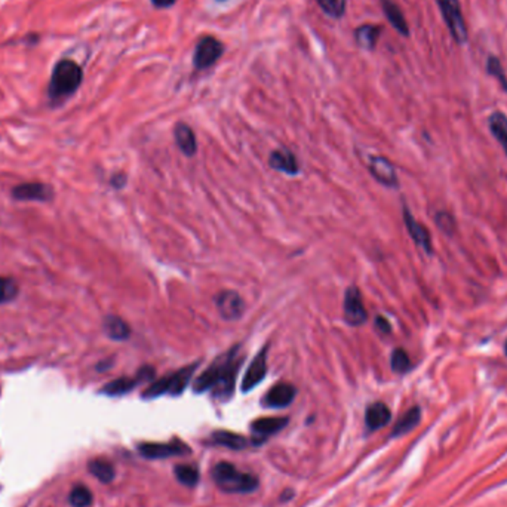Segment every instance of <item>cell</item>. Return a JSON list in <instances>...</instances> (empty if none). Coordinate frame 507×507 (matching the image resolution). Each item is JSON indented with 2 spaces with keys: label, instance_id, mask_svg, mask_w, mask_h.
Segmentation results:
<instances>
[{
  "label": "cell",
  "instance_id": "obj_21",
  "mask_svg": "<svg viewBox=\"0 0 507 507\" xmlns=\"http://www.w3.org/2000/svg\"><path fill=\"white\" fill-rule=\"evenodd\" d=\"M103 328L105 336L114 341H123L131 336V328H129L128 323L122 318L114 315H109L104 319Z\"/></svg>",
  "mask_w": 507,
  "mask_h": 507
},
{
  "label": "cell",
  "instance_id": "obj_30",
  "mask_svg": "<svg viewBox=\"0 0 507 507\" xmlns=\"http://www.w3.org/2000/svg\"><path fill=\"white\" fill-rule=\"evenodd\" d=\"M70 503L74 507H88L92 504V492L83 485H78L70 492Z\"/></svg>",
  "mask_w": 507,
  "mask_h": 507
},
{
  "label": "cell",
  "instance_id": "obj_37",
  "mask_svg": "<svg viewBox=\"0 0 507 507\" xmlns=\"http://www.w3.org/2000/svg\"><path fill=\"white\" fill-rule=\"evenodd\" d=\"M293 495H294V492H293V491H291V490H286L282 495H280V497H282L280 500H282V501H288V500L293 499Z\"/></svg>",
  "mask_w": 507,
  "mask_h": 507
},
{
  "label": "cell",
  "instance_id": "obj_22",
  "mask_svg": "<svg viewBox=\"0 0 507 507\" xmlns=\"http://www.w3.org/2000/svg\"><path fill=\"white\" fill-rule=\"evenodd\" d=\"M211 440L214 445L225 447L234 451H241L248 447V439L245 436L233 433L229 430H215L211 435Z\"/></svg>",
  "mask_w": 507,
  "mask_h": 507
},
{
  "label": "cell",
  "instance_id": "obj_26",
  "mask_svg": "<svg viewBox=\"0 0 507 507\" xmlns=\"http://www.w3.org/2000/svg\"><path fill=\"white\" fill-rule=\"evenodd\" d=\"M88 469L96 479L104 483H109L114 479V467L112 463H109L107 460H103V458L91 460Z\"/></svg>",
  "mask_w": 507,
  "mask_h": 507
},
{
  "label": "cell",
  "instance_id": "obj_7",
  "mask_svg": "<svg viewBox=\"0 0 507 507\" xmlns=\"http://www.w3.org/2000/svg\"><path fill=\"white\" fill-rule=\"evenodd\" d=\"M224 52L223 43L212 36H207L199 40L196 45L195 55H193V66L196 70H205L212 67Z\"/></svg>",
  "mask_w": 507,
  "mask_h": 507
},
{
  "label": "cell",
  "instance_id": "obj_33",
  "mask_svg": "<svg viewBox=\"0 0 507 507\" xmlns=\"http://www.w3.org/2000/svg\"><path fill=\"white\" fill-rule=\"evenodd\" d=\"M436 224L439 225V229L445 233H452L456 229L454 220H452L451 215L447 212H439L436 215Z\"/></svg>",
  "mask_w": 507,
  "mask_h": 507
},
{
  "label": "cell",
  "instance_id": "obj_15",
  "mask_svg": "<svg viewBox=\"0 0 507 507\" xmlns=\"http://www.w3.org/2000/svg\"><path fill=\"white\" fill-rule=\"evenodd\" d=\"M297 396V389L293 384L279 383L273 386L263 399V404L267 408H285L293 404Z\"/></svg>",
  "mask_w": 507,
  "mask_h": 507
},
{
  "label": "cell",
  "instance_id": "obj_10",
  "mask_svg": "<svg viewBox=\"0 0 507 507\" xmlns=\"http://www.w3.org/2000/svg\"><path fill=\"white\" fill-rule=\"evenodd\" d=\"M215 306H217L220 316L225 320L241 319L245 311L243 300L234 291H223V293H220L215 297Z\"/></svg>",
  "mask_w": 507,
  "mask_h": 507
},
{
  "label": "cell",
  "instance_id": "obj_18",
  "mask_svg": "<svg viewBox=\"0 0 507 507\" xmlns=\"http://www.w3.org/2000/svg\"><path fill=\"white\" fill-rule=\"evenodd\" d=\"M174 137L178 148L187 157L195 156L198 152V141L193 129L186 123H178L174 129Z\"/></svg>",
  "mask_w": 507,
  "mask_h": 507
},
{
  "label": "cell",
  "instance_id": "obj_39",
  "mask_svg": "<svg viewBox=\"0 0 507 507\" xmlns=\"http://www.w3.org/2000/svg\"><path fill=\"white\" fill-rule=\"evenodd\" d=\"M220 2H223V0H220Z\"/></svg>",
  "mask_w": 507,
  "mask_h": 507
},
{
  "label": "cell",
  "instance_id": "obj_28",
  "mask_svg": "<svg viewBox=\"0 0 507 507\" xmlns=\"http://www.w3.org/2000/svg\"><path fill=\"white\" fill-rule=\"evenodd\" d=\"M320 9L331 18H341L346 14L347 0H316Z\"/></svg>",
  "mask_w": 507,
  "mask_h": 507
},
{
  "label": "cell",
  "instance_id": "obj_19",
  "mask_svg": "<svg viewBox=\"0 0 507 507\" xmlns=\"http://www.w3.org/2000/svg\"><path fill=\"white\" fill-rule=\"evenodd\" d=\"M268 164L279 172H284V174L288 175H295L300 172V166L298 162L295 159V156L288 152V150H276L270 155V159H268Z\"/></svg>",
  "mask_w": 507,
  "mask_h": 507
},
{
  "label": "cell",
  "instance_id": "obj_1",
  "mask_svg": "<svg viewBox=\"0 0 507 507\" xmlns=\"http://www.w3.org/2000/svg\"><path fill=\"white\" fill-rule=\"evenodd\" d=\"M237 352H239V349L233 347L215 359L196 379L195 386H193L195 392L203 393L211 390L212 396L218 399V401H229L233 395L237 371H239L241 366Z\"/></svg>",
  "mask_w": 507,
  "mask_h": 507
},
{
  "label": "cell",
  "instance_id": "obj_29",
  "mask_svg": "<svg viewBox=\"0 0 507 507\" xmlns=\"http://www.w3.org/2000/svg\"><path fill=\"white\" fill-rule=\"evenodd\" d=\"M19 293V288L14 279L0 276V304L14 301Z\"/></svg>",
  "mask_w": 507,
  "mask_h": 507
},
{
  "label": "cell",
  "instance_id": "obj_3",
  "mask_svg": "<svg viewBox=\"0 0 507 507\" xmlns=\"http://www.w3.org/2000/svg\"><path fill=\"white\" fill-rule=\"evenodd\" d=\"M212 479L220 490L230 494H248L258 488L257 476L237 470L233 465L225 461L214 466Z\"/></svg>",
  "mask_w": 507,
  "mask_h": 507
},
{
  "label": "cell",
  "instance_id": "obj_6",
  "mask_svg": "<svg viewBox=\"0 0 507 507\" xmlns=\"http://www.w3.org/2000/svg\"><path fill=\"white\" fill-rule=\"evenodd\" d=\"M138 451L139 454L148 460H164L169 457L190 454V448L178 439L168 442V444H162V442H144V444L138 445Z\"/></svg>",
  "mask_w": 507,
  "mask_h": 507
},
{
  "label": "cell",
  "instance_id": "obj_16",
  "mask_svg": "<svg viewBox=\"0 0 507 507\" xmlns=\"http://www.w3.org/2000/svg\"><path fill=\"white\" fill-rule=\"evenodd\" d=\"M390 418H392L390 409L383 402H375L366 408L365 423H366V427L372 431L383 429L384 426L389 424Z\"/></svg>",
  "mask_w": 507,
  "mask_h": 507
},
{
  "label": "cell",
  "instance_id": "obj_14",
  "mask_svg": "<svg viewBox=\"0 0 507 507\" xmlns=\"http://www.w3.org/2000/svg\"><path fill=\"white\" fill-rule=\"evenodd\" d=\"M368 168L372 177L379 182H381L383 186L387 187L397 186V175L395 166L390 164V160H387L383 156H371L368 159Z\"/></svg>",
  "mask_w": 507,
  "mask_h": 507
},
{
  "label": "cell",
  "instance_id": "obj_27",
  "mask_svg": "<svg viewBox=\"0 0 507 507\" xmlns=\"http://www.w3.org/2000/svg\"><path fill=\"white\" fill-rule=\"evenodd\" d=\"M175 478L180 483L186 485V487H196L199 482V472L193 466L189 465H178L175 469Z\"/></svg>",
  "mask_w": 507,
  "mask_h": 507
},
{
  "label": "cell",
  "instance_id": "obj_32",
  "mask_svg": "<svg viewBox=\"0 0 507 507\" xmlns=\"http://www.w3.org/2000/svg\"><path fill=\"white\" fill-rule=\"evenodd\" d=\"M487 71H488L490 76L495 78V79H497V80L501 83L503 89L507 92V78H506V73H504V70H503L501 62H500V60H499L497 57L491 55V57L487 60Z\"/></svg>",
  "mask_w": 507,
  "mask_h": 507
},
{
  "label": "cell",
  "instance_id": "obj_8",
  "mask_svg": "<svg viewBox=\"0 0 507 507\" xmlns=\"http://www.w3.org/2000/svg\"><path fill=\"white\" fill-rule=\"evenodd\" d=\"M344 318L352 327H361L366 322V309L363 306L362 295L356 286H350L344 295Z\"/></svg>",
  "mask_w": 507,
  "mask_h": 507
},
{
  "label": "cell",
  "instance_id": "obj_35",
  "mask_svg": "<svg viewBox=\"0 0 507 507\" xmlns=\"http://www.w3.org/2000/svg\"><path fill=\"white\" fill-rule=\"evenodd\" d=\"M152 3L159 9H168L177 3V0H152Z\"/></svg>",
  "mask_w": 507,
  "mask_h": 507
},
{
  "label": "cell",
  "instance_id": "obj_11",
  "mask_svg": "<svg viewBox=\"0 0 507 507\" xmlns=\"http://www.w3.org/2000/svg\"><path fill=\"white\" fill-rule=\"evenodd\" d=\"M288 424L286 417H263L258 418L251 424L252 442L255 445H260L266 439L277 433Z\"/></svg>",
  "mask_w": 507,
  "mask_h": 507
},
{
  "label": "cell",
  "instance_id": "obj_5",
  "mask_svg": "<svg viewBox=\"0 0 507 507\" xmlns=\"http://www.w3.org/2000/svg\"><path fill=\"white\" fill-rule=\"evenodd\" d=\"M436 3L440 9L442 17L445 19V24L452 39L458 45H465L467 42V26L465 17H463L458 0H436Z\"/></svg>",
  "mask_w": 507,
  "mask_h": 507
},
{
  "label": "cell",
  "instance_id": "obj_13",
  "mask_svg": "<svg viewBox=\"0 0 507 507\" xmlns=\"http://www.w3.org/2000/svg\"><path fill=\"white\" fill-rule=\"evenodd\" d=\"M12 198L24 202H48L53 198V190L43 182H23L12 189Z\"/></svg>",
  "mask_w": 507,
  "mask_h": 507
},
{
  "label": "cell",
  "instance_id": "obj_24",
  "mask_svg": "<svg viewBox=\"0 0 507 507\" xmlns=\"http://www.w3.org/2000/svg\"><path fill=\"white\" fill-rule=\"evenodd\" d=\"M420 420H422V411H420V408L418 406L411 408L409 411H406L401 418H399V422L393 427L392 438L406 435L408 431H411L420 423Z\"/></svg>",
  "mask_w": 507,
  "mask_h": 507
},
{
  "label": "cell",
  "instance_id": "obj_38",
  "mask_svg": "<svg viewBox=\"0 0 507 507\" xmlns=\"http://www.w3.org/2000/svg\"><path fill=\"white\" fill-rule=\"evenodd\" d=\"M504 350H506V354H507V341H506V344H504Z\"/></svg>",
  "mask_w": 507,
  "mask_h": 507
},
{
  "label": "cell",
  "instance_id": "obj_4",
  "mask_svg": "<svg viewBox=\"0 0 507 507\" xmlns=\"http://www.w3.org/2000/svg\"><path fill=\"white\" fill-rule=\"evenodd\" d=\"M198 366H199L198 362L190 363V365L184 366V368L162 377V379H159L152 386L147 387V390L143 393V397L155 399V397L164 396V395H171V396L181 395L186 390L189 383L191 381V377H193V374H195Z\"/></svg>",
  "mask_w": 507,
  "mask_h": 507
},
{
  "label": "cell",
  "instance_id": "obj_23",
  "mask_svg": "<svg viewBox=\"0 0 507 507\" xmlns=\"http://www.w3.org/2000/svg\"><path fill=\"white\" fill-rule=\"evenodd\" d=\"M380 33H381V27L372 26V24H365V26L356 28L354 39L361 48L372 51L377 45V42H379V39H380Z\"/></svg>",
  "mask_w": 507,
  "mask_h": 507
},
{
  "label": "cell",
  "instance_id": "obj_20",
  "mask_svg": "<svg viewBox=\"0 0 507 507\" xmlns=\"http://www.w3.org/2000/svg\"><path fill=\"white\" fill-rule=\"evenodd\" d=\"M381 8L387 21H389L397 33L405 37L409 36V27L401 8H399L395 2H392V0H381Z\"/></svg>",
  "mask_w": 507,
  "mask_h": 507
},
{
  "label": "cell",
  "instance_id": "obj_36",
  "mask_svg": "<svg viewBox=\"0 0 507 507\" xmlns=\"http://www.w3.org/2000/svg\"><path fill=\"white\" fill-rule=\"evenodd\" d=\"M125 175H122V174H117V175H114L113 178H112V186H114V187H117V189H121V187H123L125 186Z\"/></svg>",
  "mask_w": 507,
  "mask_h": 507
},
{
  "label": "cell",
  "instance_id": "obj_34",
  "mask_svg": "<svg viewBox=\"0 0 507 507\" xmlns=\"http://www.w3.org/2000/svg\"><path fill=\"white\" fill-rule=\"evenodd\" d=\"M375 325H377V328H379V329H380L381 332H384V334H387V332H390V331H392V328H390V323L387 322L384 318H381V316H379V318L375 319Z\"/></svg>",
  "mask_w": 507,
  "mask_h": 507
},
{
  "label": "cell",
  "instance_id": "obj_31",
  "mask_svg": "<svg viewBox=\"0 0 507 507\" xmlns=\"http://www.w3.org/2000/svg\"><path fill=\"white\" fill-rule=\"evenodd\" d=\"M390 363H392V370L397 374H404L411 368V361H409V356L406 354V352L404 349L393 350Z\"/></svg>",
  "mask_w": 507,
  "mask_h": 507
},
{
  "label": "cell",
  "instance_id": "obj_17",
  "mask_svg": "<svg viewBox=\"0 0 507 507\" xmlns=\"http://www.w3.org/2000/svg\"><path fill=\"white\" fill-rule=\"evenodd\" d=\"M404 220H405V224H406V229H408V233L411 234V237L414 239V242L423 248V250L426 252H431V239H430V234L427 232L426 227H423L422 224H420L413 215L411 212H409L406 208L404 209Z\"/></svg>",
  "mask_w": 507,
  "mask_h": 507
},
{
  "label": "cell",
  "instance_id": "obj_12",
  "mask_svg": "<svg viewBox=\"0 0 507 507\" xmlns=\"http://www.w3.org/2000/svg\"><path fill=\"white\" fill-rule=\"evenodd\" d=\"M267 353L268 347L266 346L255 356L251 365L248 366L242 380V392L248 393L264 380V377L267 374Z\"/></svg>",
  "mask_w": 507,
  "mask_h": 507
},
{
  "label": "cell",
  "instance_id": "obj_25",
  "mask_svg": "<svg viewBox=\"0 0 507 507\" xmlns=\"http://www.w3.org/2000/svg\"><path fill=\"white\" fill-rule=\"evenodd\" d=\"M488 123L492 135L501 144L507 156V116L500 112H495L490 116Z\"/></svg>",
  "mask_w": 507,
  "mask_h": 507
},
{
  "label": "cell",
  "instance_id": "obj_2",
  "mask_svg": "<svg viewBox=\"0 0 507 507\" xmlns=\"http://www.w3.org/2000/svg\"><path fill=\"white\" fill-rule=\"evenodd\" d=\"M83 80V70L76 61L70 58L60 60L53 66L51 80L48 85V100L52 105L66 101L80 88Z\"/></svg>",
  "mask_w": 507,
  "mask_h": 507
},
{
  "label": "cell",
  "instance_id": "obj_9",
  "mask_svg": "<svg viewBox=\"0 0 507 507\" xmlns=\"http://www.w3.org/2000/svg\"><path fill=\"white\" fill-rule=\"evenodd\" d=\"M153 377H155V370L152 368V366H144V368L138 371L135 379L121 377V379H116V380L110 381L109 384H105L101 392L109 396H122V395L131 392L134 387H137L141 381L152 380Z\"/></svg>",
  "mask_w": 507,
  "mask_h": 507
}]
</instances>
